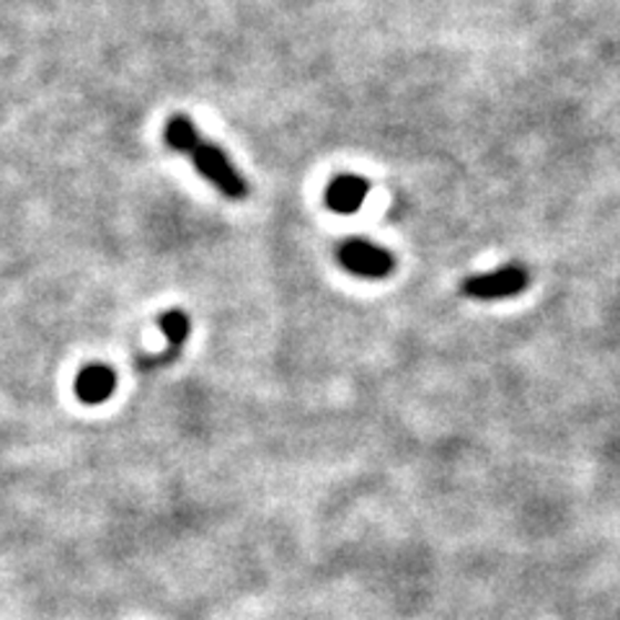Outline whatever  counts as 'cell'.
I'll list each match as a JSON object with an SVG mask.
<instances>
[{"label":"cell","mask_w":620,"mask_h":620,"mask_svg":"<svg viewBox=\"0 0 620 620\" xmlns=\"http://www.w3.org/2000/svg\"><path fill=\"white\" fill-rule=\"evenodd\" d=\"M163 140L174 153L190 155L197 174L210 182L215 190L231 202H246L251 194V186L246 179L241 176V171L235 169L223 148L212 140L200 135L197 124H194L186 114L169 116L166 128H163Z\"/></svg>","instance_id":"obj_1"},{"label":"cell","mask_w":620,"mask_h":620,"mask_svg":"<svg viewBox=\"0 0 620 620\" xmlns=\"http://www.w3.org/2000/svg\"><path fill=\"white\" fill-rule=\"evenodd\" d=\"M339 264L363 279H386L396 270V258L388 248L365 238H349L339 246Z\"/></svg>","instance_id":"obj_2"},{"label":"cell","mask_w":620,"mask_h":620,"mask_svg":"<svg viewBox=\"0 0 620 620\" xmlns=\"http://www.w3.org/2000/svg\"><path fill=\"white\" fill-rule=\"evenodd\" d=\"M530 274L522 264H507L489 274H476L463 282V293L474 301H505L528 289Z\"/></svg>","instance_id":"obj_3"},{"label":"cell","mask_w":620,"mask_h":620,"mask_svg":"<svg viewBox=\"0 0 620 620\" xmlns=\"http://www.w3.org/2000/svg\"><path fill=\"white\" fill-rule=\"evenodd\" d=\"M367 194H370V182L357 174H339L334 176L326 186V207L336 215H355L365 205Z\"/></svg>","instance_id":"obj_4"},{"label":"cell","mask_w":620,"mask_h":620,"mask_svg":"<svg viewBox=\"0 0 620 620\" xmlns=\"http://www.w3.org/2000/svg\"><path fill=\"white\" fill-rule=\"evenodd\" d=\"M116 388V373L109 365H89L78 373L75 396L78 402L96 406L104 404Z\"/></svg>","instance_id":"obj_5"},{"label":"cell","mask_w":620,"mask_h":620,"mask_svg":"<svg viewBox=\"0 0 620 620\" xmlns=\"http://www.w3.org/2000/svg\"><path fill=\"white\" fill-rule=\"evenodd\" d=\"M161 332L163 336H166V342H169V349H166V355H161V357H148L140 363V367H155V365H169L171 359H174L179 352H182V347L186 342H190V334H192V318H190V313H184L182 308H174V311H166L161 316Z\"/></svg>","instance_id":"obj_6"}]
</instances>
